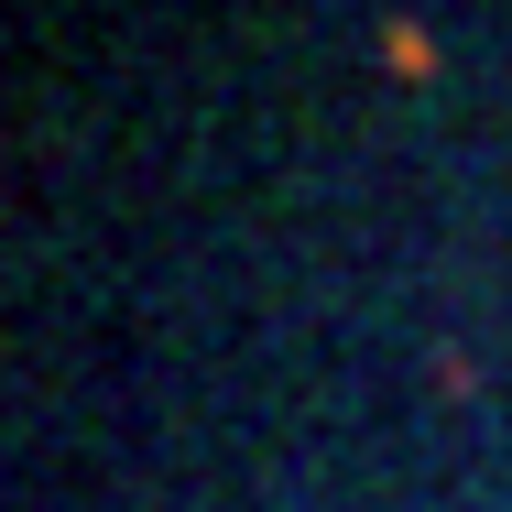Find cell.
<instances>
[{
  "label": "cell",
  "mask_w": 512,
  "mask_h": 512,
  "mask_svg": "<svg viewBox=\"0 0 512 512\" xmlns=\"http://www.w3.org/2000/svg\"><path fill=\"white\" fill-rule=\"evenodd\" d=\"M382 66H393L404 88H436V33H425L414 11H393V22H382Z\"/></svg>",
  "instance_id": "1"
}]
</instances>
